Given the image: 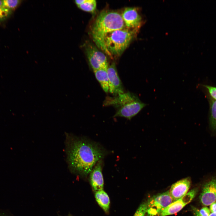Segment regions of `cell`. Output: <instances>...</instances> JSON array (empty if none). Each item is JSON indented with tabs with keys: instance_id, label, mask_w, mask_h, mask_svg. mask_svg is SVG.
<instances>
[{
	"instance_id": "ac0fdd59",
	"label": "cell",
	"mask_w": 216,
	"mask_h": 216,
	"mask_svg": "<svg viewBox=\"0 0 216 216\" xmlns=\"http://www.w3.org/2000/svg\"><path fill=\"white\" fill-rule=\"evenodd\" d=\"M4 5L12 11L16 8L20 4L21 1L20 0H2Z\"/></svg>"
},
{
	"instance_id": "ffe728a7",
	"label": "cell",
	"mask_w": 216,
	"mask_h": 216,
	"mask_svg": "<svg viewBox=\"0 0 216 216\" xmlns=\"http://www.w3.org/2000/svg\"><path fill=\"white\" fill-rule=\"evenodd\" d=\"M147 207V202H143L140 205L133 216H145Z\"/></svg>"
},
{
	"instance_id": "7402d4cb",
	"label": "cell",
	"mask_w": 216,
	"mask_h": 216,
	"mask_svg": "<svg viewBox=\"0 0 216 216\" xmlns=\"http://www.w3.org/2000/svg\"><path fill=\"white\" fill-rule=\"evenodd\" d=\"M209 210L211 212H216V201L210 205Z\"/></svg>"
},
{
	"instance_id": "44dd1931",
	"label": "cell",
	"mask_w": 216,
	"mask_h": 216,
	"mask_svg": "<svg viewBox=\"0 0 216 216\" xmlns=\"http://www.w3.org/2000/svg\"><path fill=\"white\" fill-rule=\"evenodd\" d=\"M203 86L207 89L211 97L216 100V87L207 85Z\"/></svg>"
},
{
	"instance_id": "52a82bcc",
	"label": "cell",
	"mask_w": 216,
	"mask_h": 216,
	"mask_svg": "<svg viewBox=\"0 0 216 216\" xmlns=\"http://www.w3.org/2000/svg\"><path fill=\"white\" fill-rule=\"evenodd\" d=\"M197 190V188L192 189L182 198L169 205L157 216H166L173 214L179 212L194 198Z\"/></svg>"
},
{
	"instance_id": "2e32d148",
	"label": "cell",
	"mask_w": 216,
	"mask_h": 216,
	"mask_svg": "<svg viewBox=\"0 0 216 216\" xmlns=\"http://www.w3.org/2000/svg\"><path fill=\"white\" fill-rule=\"evenodd\" d=\"M97 6L95 0H86L83 3L77 5L81 10L87 12H94L96 10Z\"/></svg>"
},
{
	"instance_id": "8992f818",
	"label": "cell",
	"mask_w": 216,
	"mask_h": 216,
	"mask_svg": "<svg viewBox=\"0 0 216 216\" xmlns=\"http://www.w3.org/2000/svg\"><path fill=\"white\" fill-rule=\"evenodd\" d=\"M84 46L89 64L94 71L107 68L109 65L107 59L104 53L89 41L85 43Z\"/></svg>"
},
{
	"instance_id": "7a4b0ae2",
	"label": "cell",
	"mask_w": 216,
	"mask_h": 216,
	"mask_svg": "<svg viewBox=\"0 0 216 216\" xmlns=\"http://www.w3.org/2000/svg\"><path fill=\"white\" fill-rule=\"evenodd\" d=\"M121 14L112 11L103 10L97 16L92 24L91 34L98 48L103 51L104 40L106 34L125 28Z\"/></svg>"
},
{
	"instance_id": "cb8c5ba5",
	"label": "cell",
	"mask_w": 216,
	"mask_h": 216,
	"mask_svg": "<svg viewBox=\"0 0 216 216\" xmlns=\"http://www.w3.org/2000/svg\"></svg>"
},
{
	"instance_id": "9a60e30c",
	"label": "cell",
	"mask_w": 216,
	"mask_h": 216,
	"mask_svg": "<svg viewBox=\"0 0 216 216\" xmlns=\"http://www.w3.org/2000/svg\"><path fill=\"white\" fill-rule=\"evenodd\" d=\"M210 104V125L213 130H216V100L211 97Z\"/></svg>"
},
{
	"instance_id": "6da1fadb",
	"label": "cell",
	"mask_w": 216,
	"mask_h": 216,
	"mask_svg": "<svg viewBox=\"0 0 216 216\" xmlns=\"http://www.w3.org/2000/svg\"><path fill=\"white\" fill-rule=\"evenodd\" d=\"M67 140L70 167L73 172L81 176H87L106 154L102 147L88 139L68 136Z\"/></svg>"
},
{
	"instance_id": "ba28073f",
	"label": "cell",
	"mask_w": 216,
	"mask_h": 216,
	"mask_svg": "<svg viewBox=\"0 0 216 216\" xmlns=\"http://www.w3.org/2000/svg\"><path fill=\"white\" fill-rule=\"evenodd\" d=\"M107 72L109 92L114 96L124 93L122 84L118 74L115 62H112L108 65Z\"/></svg>"
},
{
	"instance_id": "603a6c76",
	"label": "cell",
	"mask_w": 216,
	"mask_h": 216,
	"mask_svg": "<svg viewBox=\"0 0 216 216\" xmlns=\"http://www.w3.org/2000/svg\"><path fill=\"white\" fill-rule=\"evenodd\" d=\"M209 216H216V212H211Z\"/></svg>"
},
{
	"instance_id": "5bb4252c",
	"label": "cell",
	"mask_w": 216,
	"mask_h": 216,
	"mask_svg": "<svg viewBox=\"0 0 216 216\" xmlns=\"http://www.w3.org/2000/svg\"><path fill=\"white\" fill-rule=\"evenodd\" d=\"M95 197L99 206L106 213H108L110 208V200L107 194L103 190L95 192Z\"/></svg>"
},
{
	"instance_id": "30bf717a",
	"label": "cell",
	"mask_w": 216,
	"mask_h": 216,
	"mask_svg": "<svg viewBox=\"0 0 216 216\" xmlns=\"http://www.w3.org/2000/svg\"><path fill=\"white\" fill-rule=\"evenodd\" d=\"M121 15L127 28L137 30L140 26L142 18L135 8H125Z\"/></svg>"
},
{
	"instance_id": "d6986e66",
	"label": "cell",
	"mask_w": 216,
	"mask_h": 216,
	"mask_svg": "<svg viewBox=\"0 0 216 216\" xmlns=\"http://www.w3.org/2000/svg\"><path fill=\"white\" fill-rule=\"evenodd\" d=\"M192 209L194 216H209L211 213L209 209L206 206L200 210L192 207Z\"/></svg>"
},
{
	"instance_id": "8fae6325",
	"label": "cell",
	"mask_w": 216,
	"mask_h": 216,
	"mask_svg": "<svg viewBox=\"0 0 216 216\" xmlns=\"http://www.w3.org/2000/svg\"><path fill=\"white\" fill-rule=\"evenodd\" d=\"M191 183L190 178L188 177L180 180L172 184L169 191L174 201L180 199L187 193Z\"/></svg>"
},
{
	"instance_id": "7c38bea8",
	"label": "cell",
	"mask_w": 216,
	"mask_h": 216,
	"mask_svg": "<svg viewBox=\"0 0 216 216\" xmlns=\"http://www.w3.org/2000/svg\"><path fill=\"white\" fill-rule=\"evenodd\" d=\"M102 166L101 160L97 162L90 173V182L92 189L94 192L103 190L104 188Z\"/></svg>"
},
{
	"instance_id": "277c9868",
	"label": "cell",
	"mask_w": 216,
	"mask_h": 216,
	"mask_svg": "<svg viewBox=\"0 0 216 216\" xmlns=\"http://www.w3.org/2000/svg\"><path fill=\"white\" fill-rule=\"evenodd\" d=\"M137 31L124 28L108 33L104 39L103 51L111 58L120 56L128 46Z\"/></svg>"
},
{
	"instance_id": "4fadbf2b",
	"label": "cell",
	"mask_w": 216,
	"mask_h": 216,
	"mask_svg": "<svg viewBox=\"0 0 216 216\" xmlns=\"http://www.w3.org/2000/svg\"><path fill=\"white\" fill-rule=\"evenodd\" d=\"M107 68H101L94 71L96 78L100 84L103 89L106 93L109 92Z\"/></svg>"
},
{
	"instance_id": "5b68a950",
	"label": "cell",
	"mask_w": 216,
	"mask_h": 216,
	"mask_svg": "<svg viewBox=\"0 0 216 216\" xmlns=\"http://www.w3.org/2000/svg\"><path fill=\"white\" fill-rule=\"evenodd\" d=\"M173 202L169 190L153 196L147 202L146 216H157Z\"/></svg>"
},
{
	"instance_id": "9c48e42d",
	"label": "cell",
	"mask_w": 216,
	"mask_h": 216,
	"mask_svg": "<svg viewBox=\"0 0 216 216\" xmlns=\"http://www.w3.org/2000/svg\"><path fill=\"white\" fill-rule=\"evenodd\" d=\"M199 197L201 202L205 206L210 205L216 201V177L204 184Z\"/></svg>"
},
{
	"instance_id": "3957f363",
	"label": "cell",
	"mask_w": 216,
	"mask_h": 216,
	"mask_svg": "<svg viewBox=\"0 0 216 216\" xmlns=\"http://www.w3.org/2000/svg\"><path fill=\"white\" fill-rule=\"evenodd\" d=\"M103 103L104 106H112L116 108V111L114 117H123L129 120L147 105L141 101L136 94L129 92L113 97H107Z\"/></svg>"
},
{
	"instance_id": "e0dca14e",
	"label": "cell",
	"mask_w": 216,
	"mask_h": 216,
	"mask_svg": "<svg viewBox=\"0 0 216 216\" xmlns=\"http://www.w3.org/2000/svg\"><path fill=\"white\" fill-rule=\"evenodd\" d=\"M12 11L4 6L0 0V22L4 21L11 15Z\"/></svg>"
}]
</instances>
